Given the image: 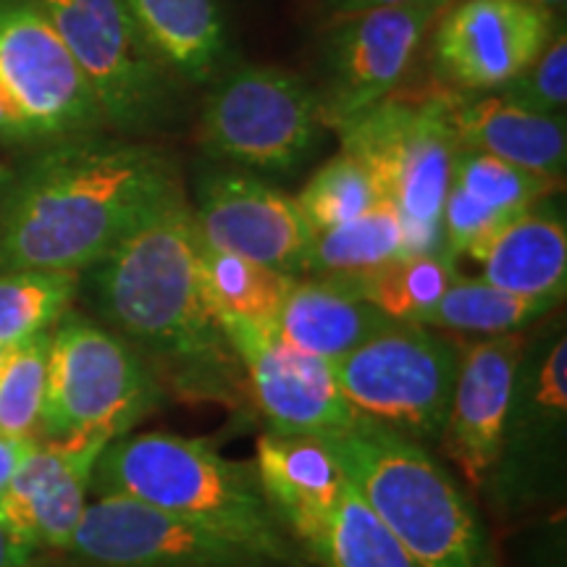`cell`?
Segmentation results:
<instances>
[{
    "mask_svg": "<svg viewBox=\"0 0 567 567\" xmlns=\"http://www.w3.org/2000/svg\"><path fill=\"white\" fill-rule=\"evenodd\" d=\"M513 216H502L476 197H471L463 187L452 182L450 193L442 205V239L444 252L455 258L460 252H471L473 247L484 243L488 234H494L502 224Z\"/></svg>",
    "mask_w": 567,
    "mask_h": 567,
    "instance_id": "836d02e7",
    "label": "cell"
},
{
    "mask_svg": "<svg viewBox=\"0 0 567 567\" xmlns=\"http://www.w3.org/2000/svg\"><path fill=\"white\" fill-rule=\"evenodd\" d=\"M90 271L97 308L126 342L155 354L187 392L226 396L237 354L205 295L203 237L179 187Z\"/></svg>",
    "mask_w": 567,
    "mask_h": 567,
    "instance_id": "7a4b0ae2",
    "label": "cell"
},
{
    "mask_svg": "<svg viewBox=\"0 0 567 567\" xmlns=\"http://www.w3.org/2000/svg\"><path fill=\"white\" fill-rule=\"evenodd\" d=\"M431 6H436V9H446V6L452 3V0H429Z\"/></svg>",
    "mask_w": 567,
    "mask_h": 567,
    "instance_id": "ab89813d",
    "label": "cell"
},
{
    "mask_svg": "<svg viewBox=\"0 0 567 567\" xmlns=\"http://www.w3.org/2000/svg\"><path fill=\"white\" fill-rule=\"evenodd\" d=\"M455 279V258L436 252L400 255L368 276L344 281H350L354 292L371 302L379 313H384L389 321L423 323V318L436 308Z\"/></svg>",
    "mask_w": 567,
    "mask_h": 567,
    "instance_id": "484cf974",
    "label": "cell"
},
{
    "mask_svg": "<svg viewBox=\"0 0 567 567\" xmlns=\"http://www.w3.org/2000/svg\"><path fill=\"white\" fill-rule=\"evenodd\" d=\"M38 442H21V439H6L0 436V488L9 484L21 460L27 457V452Z\"/></svg>",
    "mask_w": 567,
    "mask_h": 567,
    "instance_id": "8d00e7d4",
    "label": "cell"
},
{
    "mask_svg": "<svg viewBox=\"0 0 567 567\" xmlns=\"http://www.w3.org/2000/svg\"><path fill=\"white\" fill-rule=\"evenodd\" d=\"M38 547L6 526L0 517V567H30Z\"/></svg>",
    "mask_w": 567,
    "mask_h": 567,
    "instance_id": "e575fe53",
    "label": "cell"
},
{
    "mask_svg": "<svg viewBox=\"0 0 567 567\" xmlns=\"http://www.w3.org/2000/svg\"><path fill=\"white\" fill-rule=\"evenodd\" d=\"M530 3L547 6V9H555V6H565V0H530Z\"/></svg>",
    "mask_w": 567,
    "mask_h": 567,
    "instance_id": "f35d334b",
    "label": "cell"
},
{
    "mask_svg": "<svg viewBox=\"0 0 567 567\" xmlns=\"http://www.w3.org/2000/svg\"><path fill=\"white\" fill-rule=\"evenodd\" d=\"M0 140H32L24 113L3 87H0Z\"/></svg>",
    "mask_w": 567,
    "mask_h": 567,
    "instance_id": "d590c367",
    "label": "cell"
},
{
    "mask_svg": "<svg viewBox=\"0 0 567 567\" xmlns=\"http://www.w3.org/2000/svg\"><path fill=\"white\" fill-rule=\"evenodd\" d=\"M195 221L213 250L243 255L255 264L295 276L308 271L316 231L295 197L250 174H208L197 187Z\"/></svg>",
    "mask_w": 567,
    "mask_h": 567,
    "instance_id": "9a60e30c",
    "label": "cell"
},
{
    "mask_svg": "<svg viewBox=\"0 0 567 567\" xmlns=\"http://www.w3.org/2000/svg\"><path fill=\"white\" fill-rule=\"evenodd\" d=\"M105 444L38 442L0 488V517L34 547L66 549L80 526Z\"/></svg>",
    "mask_w": 567,
    "mask_h": 567,
    "instance_id": "ac0fdd59",
    "label": "cell"
},
{
    "mask_svg": "<svg viewBox=\"0 0 567 567\" xmlns=\"http://www.w3.org/2000/svg\"><path fill=\"white\" fill-rule=\"evenodd\" d=\"M460 350L423 323L392 321L334 363L337 384L360 415L410 442H439L450 413Z\"/></svg>",
    "mask_w": 567,
    "mask_h": 567,
    "instance_id": "52a82bcc",
    "label": "cell"
},
{
    "mask_svg": "<svg viewBox=\"0 0 567 567\" xmlns=\"http://www.w3.org/2000/svg\"><path fill=\"white\" fill-rule=\"evenodd\" d=\"M567 421V337H551L542 350L526 347L517 365L499 457L488 484L520 502L542 496L544 478L555 481L563 463Z\"/></svg>",
    "mask_w": 567,
    "mask_h": 567,
    "instance_id": "2e32d148",
    "label": "cell"
},
{
    "mask_svg": "<svg viewBox=\"0 0 567 567\" xmlns=\"http://www.w3.org/2000/svg\"><path fill=\"white\" fill-rule=\"evenodd\" d=\"M295 200L310 229L326 231L363 216L381 200V193L363 163L342 151L313 174Z\"/></svg>",
    "mask_w": 567,
    "mask_h": 567,
    "instance_id": "4dcf8cb0",
    "label": "cell"
},
{
    "mask_svg": "<svg viewBox=\"0 0 567 567\" xmlns=\"http://www.w3.org/2000/svg\"><path fill=\"white\" fill-rule=\"evenodd\" d=\"M452 130L460 151L494 155L528 172L563 179L567 161L565 118L534 113L499 95L455 97Z\"/></svg>",
    "mask_w": 567,
    "mask_h": 567,
    "instance_id": "44dd1931",
    "label": "cell"
},
{
    "mask_svg": "<svg viewBox=\"0 0 567 567\" xmlns=\"http://www.w3.org/2000/svg\"><path fill=\"white\" fill-rule=\"evenodd\" d=\"M555 305L557 300H547V297H523L484 279H460L457 276L442 300L436 302V308L423 318V326L481 337L517 334L536 318L549 313Z\"/></svg>",
    "mask_w": 567,
    "mask_h": 567,
    "instance_id": "4316f807",
    "label": "cell"
},
{
    "mask_svg": "<svg viewBox=\"0 0 567 567\" xmlns=\"http://www.w3.org/2000/svg\"><path fill=\"white\" fill-rule=\"evenodd\" d=\"M321 95L292 71L245 66L205 103L203 142L218 158L289 172L316 145Z\"/></svg>",
    "mask_w": 567,
    "mask_h": 567,
    "instance_id": "ba28073f",
    "label": "cell"
},
{
    "mask_svg": "<svg viewBox=\"0 0 567 567\" xmlns=\"http://www.w3.org/2000/svg\"><path fill=\"white\" fill-rule=\"evenodd\" d=\"M90 488L97 496H132L184 517L268 563H292L255 467L226 460L203 439L163 431L113 439L97 455Z\"/></svg>",
    "mask_w": 567,
    "mask_h": 567,
    "instance_id": "3957f363",
    "label": "cell"
},
{
    "mask_svg": "<svg viewBox=\"0 0 567 567\" xmlns=\"http://www.w3.org/2000/svg\"><path fill=\"white\" fill-rule=\"evenodd\" d=\"M555 34V11L530 0H460L444 13L434 51L442 74L467 92L502 90Z\"/></svg>",
    "mask_w": 567,
    "mask_h": 567,
    "instance_id": "5bb4252c",
    "label": "cell"
},
{
    "mask_svg": "<svg viewBox=\"0 0 567 567\" xmlns=\"http://www.w3.org/2000/svg\"><path fill=\"white\" fill-rule=\"evenodd\" d=\"M402 255V218L386 197L334 229L316 231L308 271L318 279H360Z\"/></svg>",
    "mask_w": 567,
    "mask_h": 567,
    "instance_id": "cb8c5ba5",
    "label": "cell"
},
{
    "mask_svg": "<svg viewBox=\"0 0 567 567\" xmlns=\"http://www.w3.org/2000/svg\"><path fill=\"white\" fill-rule=\"evenodd\" d=\"M203 281L218 321L239 318L258 326H276L281 305L297 279L243 255L213 250L203 243Z\"/></svg>",
    "mask_w": 567,
    "mask_h": 567,
    "instance_id": "d4e9b609",
    "label": "cell"
},
{
    "mask_svg": "<svg viewBox=\"0 0 567 567\" xmlns=\"http://www.w3.org/2000/svg\"><path fill=\"white\" fill-rule=\"evenodd\" d=\"M528 339L520 334L484 337L460 350L450 413L439 442L455 460L467 484L484 486L499 457L517 365Z\"/></svg>",
    "mask_w": 567,
    "mask_h": 567,
    "instance_id": "e0dca14e",
    "label": "cell"
},
{
    "mask_svg": "<svg viewBox=\"0 0 567 567\" xmlns=\"http://www.w3.org/2000/svg\"><path fill=\"white\" fill-rule=\"evenodd\" d=\"M484 276L494 287L523 297L563 300L567 284V229L563 213L534 208L507 218L484 243L473 247Z\"/></svg>",
    "mask_w": 567,
    "mask_h": 567,
    "instance_id": "ffe728a7",
    "label": "cell"
},
{
    "mask_svg": "<svg viewBox=\"0 0 567 567\" xmlns=\"http://www.w3.org/2000/svg\"><path fill=\"white\" fill-rule=\"evenodd\" d=\"M158 402V379L124 337L74 313L55 323L38 442L111 444Z\"/></svg>",
    "mask_w": 567,
    "mask_h": 567,
    "instance_id": "5b68a950",
    "label": "cell"
},
{
    "mask_svg": "<svg viewBox=\"0 0 567 567\" xmlns=\"http://www.w3.org/2000/svg\"><path fill=\"white\" fill-rule=\"evenodd\" d=\"M53 331L6 350L0 363V436L38 442Z\"/></svg>",
    "mask_w": 567,
    "mask_h": 567,
    "instance_id": "f546056e",
    "label": "cell"
},
{
    "mask_svg": "<svg viewBox=\"0 0 567 567\" xmlns=\"http://www.w3.org/2000/svg\"><path fill=\"white\" fill-rule=\"evenodd\" d=\"M221 323L274 434H331L358 417L337 384L334 363L289 344L276 326Z\"/></svg>",
    "mask_w": 567,
    "mask_h": 567,
    "instance_id": "4fadbf2b",
    "label": "cell"
},
{
    "mask_svg": "<svg viewBox=\"0 0 567 567\" xmlns=\"http://www.w3.org/2000/svg\"><path fill=\"white\" fill-rule=\"evenodd\" d=\"M134 24L163 66L189 80H208L226 51L216 0H124Z\"/></svg>",
    "mask_w": 567,
    "mask_h": 567,
    "instance_id": "603a6c76",
    "label": "cell"
},
{
    "mask_svg": "<svg viewBox=\"0 0 567 567\" xmlns=\"http://www.w3.org/2000/svg\"><path fill=\"white\" fill-rule=\"evenodd\" d=\"M455 97L444 90L396 87L373 109L334 126L344 153L371 172L402 224L442 226V205L460 151L452 130Z\"/></svg>",
    "mask_w": 567,
    "mask_h": 567,
    "instance_id": "8992f818",
    "label": "cell"
},
{
    "mask_svg": "<svg viewBox=\"0 0 567 567\" xmlns=\"http://www.w3.org/2000/svg\"><path fill=\"white\" fill-rule=\"evenodd\" d=\"M176 187L161 153L87 134L63 140L0 203V274L92 268Z\"/></svg>",
    "mask_w": 567,
    "mask_h": 567,
    "instance_id": "6da1fadb",
    "label": "cell"
},
{
    "mask_svg": "<svg viewBox=\"0 0 567 567\" xmlns=\"http://www.w3.org/2000/svg\"><path fill=\"white\" fill-rule=\"evenodd\" d=\"M499 97L507 103L520 105V109L534 113H551L565 111L567 103V38L565 30L551 34L549 45L544 48L542 55L502 87Z\"/></svg>",
    "mask_w": 567,
    "mask_h": 567,
    "instance_id": "d6a6232c",
    "label": "cell"
},
{
    "mask_svg": "<svg viewBox=\"0 0 567 567\" xmlns=\"http://www.w3.org/2000/svg\"><path fill=\"white\" fill-rule=\"evenodd\" d=\"M329 9L334 11L337 19L352 17V13L368 11V9H381V6H400V3H413V0H326Z\"/></svg>",
    "mask_w": 567,
    "mask_h": 567,
    "instance_id": "74e56055",
    "label": "cell"
},
{
    "mask_svg": "<svg viewBox=\"0 0 567 567\" xmlns=\"http://www.w3.org/2000/svg\"><path fill=\"white\" fill-rule=\"evenodd\" d=\"M268 505L297 542L310 549L323 536L347 486L334 452L313 434H266L255 460Z\"/></svg>",
    "mask_w": 567,
    "mask_h": 567,
    "instance_id": "d6986e66",
    "label": "cell"
},
{
    "mask_svg": "<svg viewBox=\"0 0 567 567\" xmlns=\"http://www.w3.org/2000/svg\"><path fill=\"white\" fill-rule=\"evenodd\" d=\"M80 287V274L69 271H9L0 274V344L24 342L69 313Z\"/></svg>",
    "mask_w": 567,
    "mask_h": 567,
    "instance_id": "f1b7e54d",
    "label": "cell"
},
{
    "mask_svg": "<svg viewBox=\"0 0 567 567\" xmlns=\"http://www.w3.org/2000/svg\"><path fill=\"white\" fill-rule=\"evenodd\" d=\"M101 103L105 122L137 130L161 116L166 66L145 45L124 0H38Z\"/></svg>",
    "mask_w": 567,
    "mask_h": 567,
    "instance_id": "9c48e42d",
    "label": "cell"
},
{
    "mask_svg": "<svg viewBox=\"0 0 567 567\" xmlns=\"http://www.w3.org/2000/svg\"><path fill=\"white\" fill-rule=\"evenodd\" d=\"M442 11L429 0H413L339 19L326 55L321 122H350L400 87L431 19Z\"/></svg>",
    "mask_w": 567,
    "mask_h": 567,
    "instance_id": "7c38bea8",
    "label": "cell"
},
{
    "mask_svg": "<svg viewBox=\"0 0 567 567\" xmlns=\"http://www.w3.org/2000/svg\"><path fill=\"white\" fill-rule=\"evenodd\" d=\"M71 555L87 567H266L268 559L195 523L132 496L87 502L71 536Z\"/></svg>",
    "mask_w": 567,
    "mask_h": 567,
    "instance_id": "8fae6325",
    "label": "cell"
},
{
    "mask_svg": "<svg viewBox=\"0 0 567 567\" xmlns=\"http://www.w3.org/2000/svg\"><path fill=\"white\" fill-rule=\"evenodd\" d=\"M321 442L417 567H488L465 494L423 444L360 413L344 429L321 434Z\"/></svg>",
    "mask_w": 567,
    "mask_h": 567,
    "instance_id": "277c9868",
    "label": "cell"
},
{
    "mask_svg": "<svg viewBox=\"0 0 567 567\" xmlns=\"http://www.w3.org/2000/svg\"><path fill=\"white\" fill-rule=\"evenodd\" d=\"M452 182L502 216H517L534 208L557 187V179L551 176L528 172L515 163L476 151H457Z\"/></svg>",
    "mask_w": 567,
    "mask_h": 567,
    "instance_id": "1f68e13d",
    "label": "cell"
},
{
    "mask_svg": "<svg viewBox=\"0 0 567 567\" xmlns=\"http://www.w3.org/2000/svg\"><path fill=\"white\" fill-rule=\"evenodd\" d=\"M308 555L323 567H417L413 555L396 542L350 481L323 536Z\"/></svg>",
    "mask_w": 567,
    "mask_h": 567,
    "instance_id": "83f0119b",
    "label": "cell"
},
{
    "mask_svg": "<svg viewBox=\"0 0 567 567\" xmlns=\"http://www.w3.org/2000/svg\"><path fill=\"white\" fill-rule=\"evenodd\" d=\"M3 354H6V347L0 344V363H3Z\"/></svg>",
    "mask_w": 567,
    "mask_h": 567,
    "instance_id": "60d3db41",
    "label": "cell"
},
{
    "mask_svg": "<svg viewBox=\"0 0 567 567\" xmlns=\"http://www.w3.org/2000/svg\"><path fill=\"white\" fill-rule=\"evenodd\" d=\"M392 323L344 279L295 281L284 300L276 331L289 344L337 363Z\"/></svg>",
    "mask_w": 567,
    "mask_h": 567,
    "instance_id": "7402d4cb",
    "label": "cell"
},
{
    "mask_svg": "<svg viewBox=\"0 0 567 567\" xmlns=\"http://www.w3.org/2000/svg\"><path fill=\"white\" fill-rule=\"evenodd\" d=\"M0 87L24 113L32 140L80 137L105 122L38 0H0Z\"/></svg>",
    "mask_w": 567,
    "mask_h": 567,
    "instance_id": "30bf717a",
    "label": "cell"
}]
</instances>
